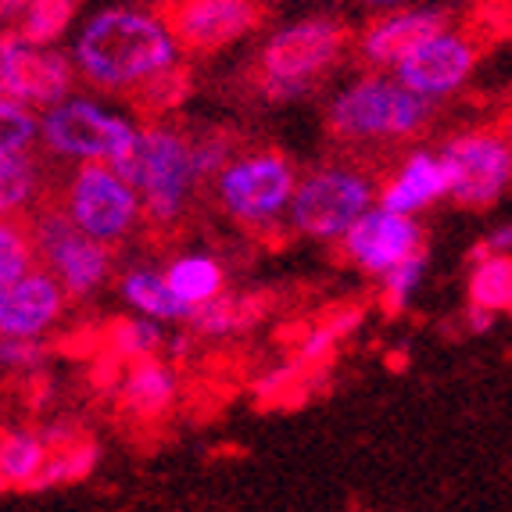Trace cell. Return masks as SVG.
Wrapping results in <instances>:
<instances>
[{
	"label": "cell",
	"instance_id": "6da1fadb",
	"mask_svg": "<svg viewBox=\"0 0 512 512\" xmlns=\"http://www.w3.org/2000/svg\"><path fill=\"white\" fill-rule=\"evenodd\" d=\"M176 40L154 15L101 11L90 18L76 43V69L101 90H133L154 72L176 65Z\"/></svg>",
	"mask_w": 512,
	"mask_h": 512
},
{
	"label": "cell",
	"instance_id": "7a4b0ae2",
	"mask_svg": "<svg viewBox=\"0 0 512 512\" xmlns=\"http://www.w3.org/2000/svg\"><path fill=\"white\" fill-rule=\"evenodd\" d=\"M126 176L140 194L144 219L154 230H172L187 215L194 187L201 183L194 169V140L172 126H151L140 129L133 158L122 165Z\"/></svg>",
	"mask_w": 512,
	"mask_h": 512
},
{
	"label": "cell",
	"instance_id": "3957f363",
	"mask_svg": "<svg viewBox=\"0 0 512 512\" xmlns=\"http://www.w3.org/2000/svg\"><path fill=\"white\" fill-rule=\"evenodd\" d=\"M351 33L337 18H308L269 36L258 54L255 86L269 101H294L341 61Z\"/></svg>",
	"mask_w": 512,
	"mask_h": 512
},
{
	"label": "cell",
	"instance_id": "277c9868",
	"mask_svg": "<svg viewBox=\"0 0 512 512\" xmlns=\"http://www.w3.org/2000/svg\"><path fill=\"white\" fill-rule=\"evenodd\" d=\"M434 119V101L419 97L416 90L398 79L369 76L348 86L330 104L326 126L337 140L351 144H373V140H412Z\"/></svg>",
	"mask_w": 512,
	"mask_h": 512
},
{
	"label": "cell",
	"instance_id": "5b68a950",
	"mask_svg": "<svg viewBox=\"0 0 512 512\" xmlns=\"http://www.w3.org/2000/svg\"><path fill=\"white\" fill-rule=\"evenodd\" d=\"M298 169L280 151L233 154L230 165L215 176L219 208L244 230H273L291 212Z\"/></svg>",
	"mask_w": 512,
	"mask_h": 512
},
{
	"label": "cell",
	"instance_id": "8992f818",
	"mask_svg": "<svg viewBox=\"0 0 512 512\" xmlns=\"http://www.w3.org/2000/svg\"><path fill=\"white\" fill-rule=\"evenodd\" d=\"M137 137L140 129L129 119L79 97H65L40 119L43 147L76 165H111L122 172V165L133 158Z\"/></svg>",
	"mask_w": 512,
	"mask_h": 512
},
{
	"label": "cell",
	"instance_id": "52a82bcc",
	"mask_svg": "<svg viewBox=\"0 0 512 512\" xmlns=\"http://www.w3.org/2000/svg\"><path fill=\"white\" fill-rule=\"evenodd\" d=\"M376 183L351 165H326L298 180L287 222L301 237L341 244L344 233L376 205Z\"/></svg>",
	"mask_w": 512,
	"mask_h": 512
},
{
	"label": "cell",
	"instance_id": "ba28073f",
	"mask_svg": "<svg viewBox=\"0 0 512 512\" xmlns=\"http://www.w3.org/2000/svg\"><path fill=\"white\" fill-rule=\"evenodd\" d=\"M437 154L448 169V201L459 208L484 212L512 190V147L498 129L455 133Z\"/></svg>",
	"mask_w": 512,
	"mask_h": 512
},
{
	"label": "cell",
	"instance_id": "9c48e42d",
	"mask_svg": "<svg viewBox=\"0 0 512 512\" xmlns=\"http://www.w3.org/2000/svg\"><path fill=\"white\" fill-rule=\"evenodd\" d=\"M183 54L212 58L265 22L262 0H154L151 11Z\"/></svg>",
	"mask_w": 512,
	"mask_h": 512
},
{
	"label": "cell",
	"instance_id": "30bf717a",
	"mask_svg": "<svg viewBox=\"0 0 512 512\" xmlns=\"http://www.w3.org/2000/svg\"><path fill=\"white\" fill-rule=\"evenodd\" d=\"M65 215L86 237L115 244L126 240L144 219L137 187L111 165H79L65 187Z\"/></svg>",
	"mask_w": 512,
	"mask_h": 512
},
{
	"label": "cell",
	"instance_id": "8fae6325",
	"mask_svg": "<svg viewBox=\"0 0 512 512\" xmlns=\"http://www.w3.org/2000/svg\"><path fill=\"white\" fill-rule=\"evenodd\" d=\"M36 262L65 287L69 298H90L111 276V251L101 240L86 237L65 212H40L29 226Z\"/></svg>",
	"mask_w": 512,
	"mask_h": 512
},
{
	"label": "cell",
	"instance_id": "7c38bea8",
	"mask_svg": "<svg viewBox=\"0 0 512 512\" xmlns=\"http://www.w3.org/2000/svg\"><path fill=\"white\" fill-rule=\"evenodd\" d=\"M341 251L355 269L366 276H387L394 265L423 251V226L416 215L391 212L384 205H373L355 226L341 237Z\"/></svg>",
	"mask_w": 512,
	"mask_h": 512
},
{
	"label": "cell",
	"instance_id": "4fadbf2b",
	"mask_svg": "<svg viewBox=\"0 0 512 512\" xmlns=\"http://www.w3.org/2000/svg\"><path fill=\"white\" fill-rule=\"evenodd\" d=\"M480 58V43L470 33H437L419 51H412L402 65H394L398 83L416 90L419 97H448L473 76Z\"/></svg>",
	"mask_w": 512,
	"mask_h": 512
},
{
	"label": "cell",
	"instance_id": "5bb4252c",
	"mask_svg": "<svg viewBox=\"0 0 512 512\" xmlns=\"http://www.w3.org/2000/svg\"><path fill=\"white\" fill-rule=\"evenodd\" d=\"M65 305V287L43 265H36L22 280L0 287V337L43 341V333L65 316Z\"/></svg>",
	"mask_w": 512,
	"mask_h": 512
},
{
	"label": "cell",
	"instance_id": "9a60e30c",
	"mask_svg": "<svg viewBox=\"0 0 512 512\" xmlns=\"http://www.w3.org/2000/svg\"><path fill=\"white\" fill-rule=\"evenodd\" d=\"M441 201H448V169H444L437 151H412L387 176L384 187L376 190V205L402 215H416V219Z\"/></svg>",
	"mask_w": 512,
	"mask_h": 512
},
{
	"label": "cell",
	"instance_id": "2e32d148",
	"mask_svg": "<svg viewBox=\"0 0 512 512\" xmlns=\"http://www.w3.org/2000/svg\"><path fill=\"white\" fill-rule=\"evenodd\" d=\"M448 29V15L444 11H398L369 26L362 36L359 54L369 65H402L412 51H419L427 40Z\"/></svg>",
	"mask_w": 512,
	"mask_h": 512
},
{
	"label": "cell",
	"instance_id": "e0dca14e",
	"mask_svg": "<svg viewBox=\"0 0 512 512\" xmlns=\"http://www.w3.org/2000/svg\"><path fill=\"white\" fill-rule=\"evenodd\" d=\"M176 398H180V373L169 362H162L158 355L126 362L119 380V405L129 419L154 423V419L169 416Z\"/></svg>",
	"mask_w": 512,
	"mask_h": 512
},
{
	"label": "cell",
	"instance_id": "ac0fdd59",
	"mask_svg": "<svg viewBox=\"0 0 512 512\" xmlns=\"http://www.w3.org/2000/svg\"><path fill=\"white\" fill-rule=\"evenodd\" d=\"M76 83V65L65 54L26 43L18 61V101L26 108H54L69 97Z\"/></svg>",
	"mask_w": 512,
	"mask_h": 512
},
{
	"label": "cell",
	"instance_id": "d6986e66",
	"mask_svg": "<svg viewBox=\"0 0 512 512\" xmlns=\"http://www.w3.org/2000/svg\"><path fill=\"white\" fill-rule=\"evenodd\" d=\"M119 291L122 301L137 316L158 319V323H190V316H194V308L183 305L169 287V276L162 269H151V265H137V269L122 273Z\"/></svg>",
	"mask_w": 512,
	"mask_h": 512
},
{
	"label": "cell",
	"instance_id": "ffe728a7",
	"mask_svg": "<svg viewBox=\"0 0 512 512\" xmlns=\"http://www.w3.org/2000/svg\"><path fill=\"white\" fill-rule=\"evenodd\" d=\"M47 459H51V444H47L43 430L11 427L0 434V480H4V487L36 491V480H40Z\"/></svg>",
	"mask_w": 512,
	"mask_h": 512
},
{
	"label": "cell",
	"instance_id": "44dd1931",
	"mask_svg": "<svg viewBox=\"0 0 512 512\" xmlns=\"http://www.w3.org/2000/svg\"><path fill=\"white\" fill-rule=\"evenodd\" d=\"M165 276H169V287L176 291V298L190 308L205 305V301L219 298L226 291V269L219 265V258L205 255V251L172 258Z\"/></svg>",
	"mask_w": 512,
	"mask_h": 512
},
{
	"label": "cell",
	"instance_id": "7402d4cb",
	"mask_svg": "<svg viewBox=\"0 0 512 512\" xmlns=\"http://www.w3.org/2000/svg\"><path fill=\"white\" fill-rule=\"evenodd\" d=\"M190 90H194L190 69L176 61L169 69L154 72L151 79L137 83L133 90H126V97H129V104H133V111H140L144 119H162V115H169V111H176L187 101Z\"/></svg>",
	"mask_w": 512,
	"mask_h": 512
},
{
	"label": "cell",
	"instance_id": "603a6c76",
	"mask_svg": "<svg viewBox=\"0 0 512 512\" xmlns=\"http://www.w3.org/2000/svg\"><path fill=\"white\" fill-rule=\"evenodd\" d=\"M258 312H262V308H258L255 298L222 291L219 298H212V301H205V305L194 308L190 326H194L201 337H233V333L255 326L258 319H262Z\"/></svg>",
	"mask_w": 512,
	"mask_h": 512
},
{
	"label": "cell",
	"instance_id": "cb8c5ba5",
	"mask_svg": "<svg viewBox=\"0 0 512 512\" xmlns=\"http://www.w3.org/2000/svg\"><path fill=\"white\" fill-rule=\"evenodd\" d=\"M466 301L487 312H509L512 308V255L473 258L466 276Z\"/></svg>",
	"mask_w": 512,
	"mask_h": 512
},
{
	"label": "cell",
	"instance_id": "d4e9b609",
	"mask_svg": "<svg viewBox=\"0 0 512 512\" xmlns=\"http://www.w3.org/2000/svg\"><path fill=\"white\" fill-rule=\"evenodd\" d=\"M40 194V165L33 154H15L0 158V219H15L26 212Z\"/></svg>",
	"mask_w": 512,
	"mask_h": 512
},
{
	"label": "cell",
	"instance_id": "484cf974",
	"mask_svg": "<svg viewBox=\"0 0 512 512\" xmlns=\"http://www.w3.org/2000/svg\"><path fill=\"white\" fill-rule=\"evenodd\" d=\"M108 348L115 351L119 362H137V359H154L165 348V333L158 319L147 316H126L115 319L108 330Z\"/></svg>",
	"mask_w": 512,
	"mask_h": 512
},
{
	"label": "cell",
	"instance_id": "4316f807",
	"mask_svg": "<svg viewBox=\"0 0 512 512\" xmlns=\"http://www.w3.org/2000/svg\"><path fill=\"white\" fill-rule=\"evenodd\" d=\"M83 0H33L18 18V36L33 47H47L72 26Z\"/></svg>",
	"mask_w": 512,
	"mask_h": 512
},
{
	"label": "cell",
	"instance_id": "83f0119b",
	"mask_svg": "<svg viewBox=\"0 0 512 512\" xmlns=\"http://www.w3.org/2000/svg\"><path fill=\"white\" fill-rule=\"evenodd\" d=\"M97 459H101V452H97V444L86 441V437H79V441H72V444H61V448H51V459H47L40 480H36V491L76 484V480L90 477Z\"/></svg>",
	"mask_w": 512,
	"mask_h": 512
},
{
	"label": "cell",
	"instance_id": "f1b7e54d",
	"mask_svg": "<svg viewBox=\"0 0 512 512\" xmlns=\"http://www.w3.org/2000/svg\"><path fill=\"white\" fill-rule=\"evenodd\" d=\"M36 269L33 233L18 219H0V287L22 280Z\"/></svg>",
	"mask_w": 512,
	"mask_h": 512
},
{
	"label": "cell",
	"instance_id": "f546056e",
	"mask_svg": "<svg viewBox=\"0 0 512 512\" xmlns=\"http://www.w3.org/2000/svg\"><path fill=\"white\" fill-rule=\"evenodd\" d=\"M423 280H427V255L423 251L405 258L402 265H394L387 276H380V301H384L387 312L391 316L405 312L412 305V298L419 294V287H423Z\"/></svg>",
	"mask_w": 512,
	"mask_h": 512
},
{
	"label": "cell",
	"instance_id": "4dcf8cb0",
	"mask_svg": "<svg viewBox=\"0 0 512 512\" xmlns=\"http://www.w3.org/2000/svg\"><path fill=\"white\" fill-rule=\"evenodd\" d=\"M359 308H344V312H337L333 319H326V323H316L312 330H308V337L301 341L298 348V359L301 366H319V362L330 355L337 344H341L344 333H351L355 326H359Z\"/></svg>",
	"mask_w": 512,
	"mask_h": 512
},
{
	"label": "cell",
	"instance_id": "1f68e13d",
	"mask_svg": "<svg viewBox=\"0 0 512 512\" xmlns=\"http://www.w3.org/2000/svg\"><path fill=\"white\" fill-rule=\"evenodd\" d=\"M40 137V122L26 104H0V158L29 154Z\"/></svg>",
	"mask_w": 512,
	"mask_h": 512
},
{
	"label": "cell",
	"instance_id": "d6a6232c",
	"mask_svg": "<svg viewBox=\"0 0 512 512\" xmlns=\"http://www.w3.org/2000/svg\"><path fill=\"white\" fill-rule=\"evenodd\" d=\"M47 362L43 341H26V337H0V369L8 373H36Z\"/></svg>",
	"mask_w": 512,
	"mask_h": 512
},
{
	"label": "cell",
	"instance_id": "836d02e7",
	"mask_svg": "<svg viewBox=\"0 0 512 512\" xmlns=\"http://www.w3.org/2000/svg\"><path fill=\"white\" fill-rule=\"evenodd\" d=\"M233 158V144L226 133H205L194 140V169L201 180H215Z\"/></svg>",
	"mask_w": 512,
	"mask_h": 512
},
{
	"label": "cell",
	"instance_id": "e575fe53",
	"mask_svg": "<svg viewBox=\"0 0 512 512\" xmlns=\"http://www.w3.org/2000/svg\"><path fill=\"white\" fill-rule=\"evenodd\" d=\"M26 51L22 36L0 33V104H22L18 101V61Z\"/></svg>",
	"mask_w": 512,
	"mask_h": 512
},
{
	"label": "cell",
	"instance_id": "d590c367",
	"mask_svg": "<svg viewBox=\"0 0 512 512\" xmlns=\"http://www.w3.org/2000/svg\"><path fill=\"white\" fill-rule=\"evenodd\" d=\"M491 255H512V226H498V230H491L484 240H477V248L470 251V262L473 258H491Z\"/></svg>",
	"mask_w": 512,
	"mask_h": 512
},
{
	"label": "cell",
	"instance_id": "8d00e7d4",
	"mask_svg": "<svg viewBox=\"0 0 512 512\" xmlns=\"http://www.w3.org/2000/svg\"><path fill=\"white\" fill-rule=\"evenodd\" d=\"M498 312H487V308L480 305H466V330L470 333H487L491 326H495Z\"/></svg>",
	"mask_w": 512,
	"mask_h": 512
},
{
	"label": "cell",
	"instance_id": "74e56055",
	"mask_svg": "<svg viewBox=\"0 0 512 512\" xmlns=\"http://www.w3.org/2000/svg\"><path fill=\"white\" fill-rule=\"evenodd\" d=\"M29 4H33V0H0V26H4V22H18Z\"/></svg>",
	"mask_w": 512,
	"mask_h": 512
},
{
	"label": "cell",
	"instance_id": "f35d334b",
	"mask_svg": "<svg viewBox=\"0 0 512 512\" xmlns=\"http://www.w3.org/2000/svg\"><path fill=\"white\" fill-rule=\"evenodd\" d=\"M498 133H502V137L509 140V147H512V111L502 119V126H498Z\"/></svg>",
	"mask_w": 512,
	"mask_h": 512
},
{
	"label": "cell",
	"instance_id": "ab89813d",
	"mask_svg": "<svg viewBox=\"0 0 512 512\" xmlns=\"http://www.w3.org/2000/svg\"><path fill=\"white\" fill-rule=\"evenodd\" d=\"M373 4H394V0H373Z\"/></svg>",
	"mask_w": 512,
	"mask_h": 512
},
{
	"label": "cell",
	"instance_id": "60d3db41",
	"mask_svg": "<svg viewBox=\"0 0 512 512\" xmlns=\"http://www.w3.org/2000/svg\"><path fill=\"white\" fill-rule=\"evenodd\" d=\"M0 491H4V480H0Z\"/></svg>",
	"mask_w": 512,
	"mask_h": 512
},
{
	"label": "cell",
	"instance_id": "b9f144b4",
	"mask_svg": "<svg viewBox=\"0 0 512 512\" xmlns=\"http://www.w3.org/2000/svg\"><path fill=\"white\" fill-rule=\"evenodd\" d=\"M509 316H512V308H509Z\"/></svg>",
	"mask_w": 512,
	"mask_h": 512
}]
</instances>
